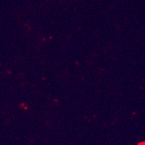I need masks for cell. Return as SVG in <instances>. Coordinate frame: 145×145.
I'll return each instance as SVG.
<instances>
[{"label": "cell", "mask_w": 145, "mask_h": 145, "mask_svg": "<svg viewBox=\"0 0 145 145\" xmlns=\"http://www.w3.org/2000/svg\"><path fill=\"white\" fill-rule=\"evenodd\" d=\"M138 145H145V141H144V142H141V143H139Z\"/></svg>", "instance_id": "cell-1"}]
</instances>
